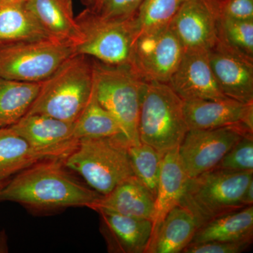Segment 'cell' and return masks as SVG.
Listing matches in <instances>:
<instances>
[{"instance_id": "6da1fadb", "label": "cell", "mask_w": 253, "mask_h": 253, "mask_svg": "<svg viewBox=\"0 0 253 253\" xmlns=\"http://www.w3.org/2000/svg\"><path fill=\"white\" fill-rule=\"evenodd\" d=\"M101 197L71 175L61 159L32 165L10 178L0 190V202L16 203L35 213L71 207L91 209Z\"/></svg>"}, {"instance_id": "7a4b0ae2", "label": "cell", "mask_w": 253, "mask_h": 253, "mask_svg": "<svg viewBox=\"0 0 253 253\" xmlns=\"http://www.w3.org/2000/svg\"><path fill=\"white\" fill-rule=\"evenodd\" d=\"M93 91L92 59L74 54L42 82L27 114H42L74 123Z\"/></svg>"}, {"instance_id": "3957f363", "label": "cell", "mask_w": 253, "mask_h": 253, "mask_svg": "<svg viewBox=\"0 0 253 253\" xmlns=\"http://www.w3.org/2000/svg\"><path fill=\"white\" fill-rule=\"evenodd\" d=\"M129 144L123 134L79 139L63 163L67 169L81 176L89 187L105 196L134 176L128 153Z\"/></svg>"}, {"instance_id": "277c9868", "label": "cell", "mask_w": 253, "mask_h": 253, "mask_svg": "<svg viewBox=\"0 0 253 253\" xmlns=\"http://www.w3.org/2000/svg\"><path fill=\"white\" fill-rule=\"evenodd\" d=\"M92 63L93 89L96 99L116 118L129 144H138L146 82L138 77L129 65L113 66L94 59Z\"/></svg>"}, {"instance_id": "5b68a950", "label": "cell", "mask_w": 253, "mask_h": 253, "mask_svg": "<svg viewBox=\"0 0 253 253\" xmlns=\"http://www.w3.org/2000/svg\"><path fill=\"white\" fill-rule=\"evenodd\" d=\"M189 130L184 100L169 84L146 83L139 120L141 142L165 154L179 147Z\"/></svg>"}, {"instance_id": "8992f818", "label": "cell", "mask_w": 253, "mask_h": 253, "mask_svg": "<svg viewBox=\"0 0 253 253\" xmlns=\"http://www.w3.org/2000/svg\"><path fill=\"white\" fill-rule=\"evenodd\" d=\"M253 172L214 169L189 178L180 206L194 216L199 227L214 218L244 208L241 198Z\"/></svg>"}, {"instance_id": "52a82bcc", "label": "cell", "mask_w": 253, "mask_h": 253, "mask_svg": "<svg viewBox=\"0 0 253 253\" xmlns=\"http://www.w3.org/2000/svg\"><path fill=\"white\" fill-rule=\"evenodd\" d=\"M76 18L82 38L75 46V54L106 64L129 65L136 39L131 18L126 21L108 20L88 8Z\"/></svg>"}, {"instance_id": "ba28073f", "label": "cell", "mask_w": 253, "mask_h": 253, "mask_svg": "<svg viewBox=\"0 0 253 253\" xmlns=\"http://www.w3.org/2000/svg\"><path fill=\"white\" fill-rule=\"evenodd\" d=\"M74 54V46L51 38L0 46V78L41 83Z\"/></svg>"}, {"instance_id": "9c48e42d", "label": "cell", "mask_w": 253, "mask_h": 253, "mask_svg": "<svg viewBox=\"0 0 253 253\" xmlns=\"http://www.w3.org/2000/svg\"><path fill=\"white\" fill-rule=\"evenodd\" d=\"M184 49L169 27L137 36L129 66L146 83L168 84Z\"/></svg>"}, {"instance_id": "30bf717a", "label": "cell", "mask_w": 253, "mask_h": 253, "mask_svg": "<svg viewBox=\"0 0 253 253\" xmlns=\"http://www.w3.org/2000/svg\"><path fill=\"white\" fill-rule=\"evenodd\" d=\"M253 130L243 126L189 129L178 147L179 159L189 178L214 169L244 136Z\"/></svg>"}, {"instance_id": "8fae6325", "label": "cell", "mask_w": 253, "mask_h": 253, "mask_svg": "<svg viewBox=\"0 0 253 253\" xmlns=\"http://www.w3.org/2000/svg\"><path fill=\"white\" fill-rule=\"evenodd\" d=\"M218 0H184L169 29L184 50H209L217 41Z\"/></svg>"}, {"instance_id": "7c38bea8", "label": "cell", "mask_w": 253, "mask_h": 253, "mask_svg": "<svg viewBox=\"0 0 253 253\" xmlns=\"http://www.w3.org/2000/svg\"><path fill=\"white\" fill-rule=\"evenodd\" d=\"M33 149L51 159H64L78 144L74 123L42 114H26L9 126Z\"/></svg>"}, {"instance_id": "4fadbf2b", "label": "cell", "mask_w": 253, "mask_h": 253, "mask_svg": "<svg viewBox=\"0 0 253 253\" xmlns=\"http://www.w3.org/2000/svg\"><path fill=\"white\" fill-rule=\"evenodd\" d=\"M208 56L223 94L246 104L253 103V59L218 40L208 50Z\"/></svg>"}, {"instance_id": "5bb4252c", "label": "cell", "mask_w": 253, "mask_h": 253, "mask_svg": "<svg viewBox=\"0 0 253 253\" xmlns=\"http://www.w3.org/2000/svg\"><path fill=\"white\" fill-rule=\"evenodd\" d=\"M181 99L217 100L226 98L213 74L208 50H184L168 84Z\"/></svg>"}, {"instance_id": "9a60e30c", "label": "cell", "mask_w": 253, "mask_h": 253, "mask_svg": "<svg viewBox=\"0 0 253 253\" xmlns=\"http://www.w3.org/2000/svg\"><path fill=\"white\" fill-rule=\"evenodd\" d=\"M184 115L189 129L243 126L253 130V103L230 98L184 101Z\"/></svg>"}, {"instance_id": "2e32d148", "label": "cell", "mask_w": 253, "mask_h": 253, "mask_svg": "<svg viewBox=\"0 0 253 253\" xmlns=\"http://www.w3.org/2000/svg\"><path fill=\"white\" fill-rule=\"evenodd\" d=\"M100 231L111 253H146L152 234V221L98 210Z\"/></svg>"}, {"instance_id": "e0dca14e", "label": "cell", "mask_w": 253, "mask_h": 253, "mask_svg": "<svg viewBox=\"0 0 253 253\" xmlns=\"http://www.w3.org/2000/svg\"><path fill=\"white\" fill-rule=\"evenodd\" d=\"M188 179L189 176L179 159L178 148L163 155L157 194L155 198L151 240L168 213L180 204Z\"/></svg>"}, {"instance_id": "ac0fdd59", "label": "cell", "mask_w": 253, "mask_h": 253, "mask_svg": "<svg viewBox=\"0 0 253 253\" xmlns=\"http://www.w3.org/2000/svg\"><path fill=\"white\" fill-rule=\"evenodd\" d=\"M154 208V196L137 177L133 176L122 181L109 194L102 196L91 209L152 221Z\"/></svg>"}, {"instance_id": "d6986e66", "label": "cell", "mask_w": 253, "mask_h": 253, "mask_svg": "<svg viewBox=\"0 0 253 253\" xmlns=\"http://www.w3.org/2000/svg\"><path fill=\"white\" fill-rule=\"evenodd\" d=\"M25 3L50 38L74 48L81 42L71 0H25Z\"/></svg>"}, {"instance_id": "ffe728a7", "label": "cell", "mask_w": 253, "mask_h": 253, "mask_svg": "<svg viewBox=\"0 0 253 253\" xmlns=\"http://www.w3.org/2000/svg\"><path fill=\"white\" fill-rule=\"evenodd\" d=\"M198 229L192 214L179 205L163 219L146 253H182L192 242Z\"/></svg>"}, {"instance_id": "44dd1931", "label": "cell", "mask_w": 253, "mask_h": 253, "mask_svg": "<svg viewBox=\"0 0 253 253\" xmlns=\"http://www.w3.org/2000/svg\"><path fill=\"white\" fill-rule=\"evenodd\" d=\"M49 38L25 0L0 5V46Z\"/></svg>"}, {"instance_id": "7402d4cb", "label": "cell", "mask_w": 253, "mask_h": 253, "mask_svg": "<svg viewBox=\"0 0 253 253\" xmlns=\"http://www.w3.org/2000/svg\"><path fill=\"white\" fill-rule=\"evenodd\" d=\"M253 239V206H251L203 224L198 229L191 244L210 241L252 244Z\"/></svg>"}, {"instance_id": "603a6c76", "label": "cell", "mask_w": 253, "mask_h": 253, "mask_svg": "<svg viewBox=\"0 0 253 253\" xmlns=\"http://www.w3.org/2000/svg\"><path fill=\"white\" fill-rule=\"evenodd\" d=\"M49 159L33 149L11 127L0 129V181L10 179L35 163Z\"/></svg>"}, {"instance_id": "cb8c5ba5", "label": "cell", "mask_w": 253, "mask_h": 253, "mask_svg": "<svg viewBox=\"0 0 253 253\" xmlns=\"http://www.w3.org/2000/svg\"><path fill=\"white\" fill-rule=\"evenodd\" d=\"M41 83L0 78V129L14 126L27 114L39 92Z\"/></svg>"}, {"instance_id": "d4e9b609", "label": "cell", "mask_w": 253, "mask_h": 253, "mask_svg": "<svg viewBox=\"0 0 253 253\" xmlns=\"http://www.w3.org/2000/svg\"><path fill=\"white\" fill-rule=\"evenodd\" d=\"M73 134L77 140L85 138L124 135L116 118L96 99L94 89L89 102L74 122Z\"/></svg>"}, {"instance_id": "484cf974", "label": "cell", "mask_w": 253, "mask_h": 253, "mask_svg": "<svg viewBox=\"0 0 253 253\" xmlns=\"http://www.w3.org/2000/svg\"><path fill=\"white\" fill-rule=\"evenodd\" d=\"M184 0H143L131 18L136 38L169 26Z\"/></svg>"}, {"instance_id": "4316f807", "label": "cell", "mask_w": 253, "mask_h": 253, "mask_svg": "<svg viewBox=\"0 0 253 253\" xmlns=\"http://www.w3.org/2000/svg\"><path fill=\"white\" fill-rule=\"evenodd\" d=\"M129 160L134 176L156 198L163 155L143 142L129 144Z\"/></svg>"}, {"instance_id": "83f0119b", "label": "cell", "mask_w": 253, "mask_h": 253, "mask_svg": "<svg viewBox=\"0 0 253 253\" xmlns=\"http://www.w3.org/2000/svg\"><path fill=\"white\" fill-rule=\"evenodd\" d=\"M217 40L238 52L253 59V20L219 18Z\"/></svg>"}, {"instance_id": "f1b7e54d", "label": "cell", "mask_w": 253, "mask_h": 253, "mask_svg": "<svg viewBox=\"0 0 253 253\" xmlns=\"http://www.w3.org/2000/svg\"><path fill=\"white\" fill-rule=\"evenodd\" d=\"M214 168L233 172H253V134L238 141Z\"/></svg>"}, {"instance_id": "f546056e", "label": "cell", "mask_w": 253, "mask_h": 253, "mask_svg": "<svg viewBox=\"0 0 253 253\" xmlns=\"http://www.w3.org/2000/svg\"><path fill=\"white\" fill-rule=\"evenodd\" d=\"M88 9L108 20L126 21L135 15L143 0H87Z\"/></svg>"}, {"instance_id": "4dcf8cb0", "label": "cell", "mask_w": 253, "mask_h": 253, "mask_svg": "<svg viewBox=\"0 0 253 253\" xmlns=\"http://www.w3.org/2000/svg\"><path fill=\"white\" fill-rule=\"evenodd\" d=\"M219 18L252 21L253 0H218Z\"/></svg>"}, {"instance_id": "1f68e13d", "label": "cell", "mask_w": 253, "mask_h": 253, "mask_svg": "<svg viewBox=\"0 0 253 253\" xmlns=\"http://www.w3.org/2000/svg\"><path fill=\"white\" fill-rule=\"evenodd\" d=\"M252 244L246 242H220L210 241L189 244L184 253H240L244 252Z\"/></svg>"}, {"instance_id": "d6a6232c", "label": "cell", "mask_w": 253, "mask_h": 253, "mask_svg": "<svg viewBox=\"0 0 253 253\" xmlns=\"http://www.w3.org/2000/svg\"><path fill=\"white\" fill-rule=\"evenodd\" d=\"M241 203L245 208L253 205V179L246 186L244 194L241 198Z\"/></svg>"}, {"instance_id": "836d02e7", "label": "cell", "mask_w": 253, "mask_h": 253, "mask_svg": "<svg viewBox=\"0 0 253 253\" xmlns=\"http://www.w3.org/2000/svg\"><path fill=\"white\" fill-rule=\"evenodd\" d=\"M7 236L4 231L0 232V253L8 252Z\"/></svg>"}, {"instance_id": "e575fe53", "label": "cell", "mask_w": 253, "mask_h": 253, "mask_svg": "<svg viewBox=\"0 0 253 253\" xmlns=\"http://www.w3.org/2000/svg\"><path fill=\"white\" fill-rule=\"evenodd\" d=\"M23 1V0H0V5L9 4V3L16 2V1Z\"/></svg>"}, {"instance_id": "d590c367", "label": "cell", "mask_w": 253, "mask_h": 253, "mask_svg": "<svg viewBox=\"0 0 253 253\" xmlns=\"http://www.w3.org/2000/svg\"><path fill=\"white\" fill-rule=\"evenodd\" d=\"M9 179H6V180L0 181V190L4 187L5 184H6V183H7V181H9Z\"/></svg>"}]
</instances>
